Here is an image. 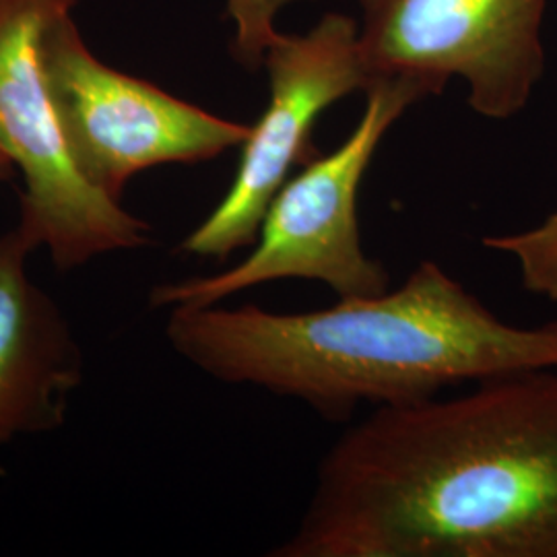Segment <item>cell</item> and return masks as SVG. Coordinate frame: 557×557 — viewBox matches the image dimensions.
Masks as SVG:
<instances>
[{"label":"cell","instance_id":"6","mask_svg":"<svg viewBox=\"0 0 557 557\" xmlns=\"http://www.w3.org/2000/svg\"><path fill=\"white\" fill-rule=\"evenodd\" d=\"M547 0H359V59L370 87L405 83L421 98L455 77L485 119L517 116L537 85ZM368 87V89H370Z\"/></svg>","mask_w":557,"mask_h":557},{"label":"cell","instance_id":"3","mask_svg":"<svg viewBox=\"0 0 557 557\" xmlns=\"http://www.w3.org/2000/svg\"><path fill=\"white\" fill-rule=\"evenodd\" d=\"M366 94L368 103L354 133L333 153L304 163L278 188L246 259L215 275L161 283L149 296L151 306H213L281 278L319 281L338 299L386 292V267L368 257L361 244L359 186L388 128L423 98L395 81L374 83Z\"/></svg>","mask_w":557,"mask_h":557},{"label":"cell","instance_id":"1","mask_svg":"<svg viewBox=\"0 0 557 557\" xmlns=\"http://www.w3.org/2000/svg\"><path fill=\"white\" fill-rule=\"evenodd\" d=\"M275 557H557V368L374 407Z\"/></svg>","mask_w":557,"mask_h":557},{"label":"cell","instance_id":"8","mask_svg":"<svg viewBox=\"0 0 557 557\" xmlns=\"http://www.w3.org/2000/svg\"><path fill=\"white\" fill-rule=\"evenodd\" d=\"M38 248L21 223L0 236V446L60 428L83 380L69 320L27 273Z\"/></svg>","mask_w":557,"mask_h":557},{"label":"cell","instance_id":"9","mask_svg":"<svg viewBox=\"0 0 557 557\" xmlns=\"http://www.w3.org/2000/svg\"><path fill=\"white\" fill-rule=\"evenodd\" d=\"M481 244L517 260L527 292L557 304V209L527 232L485 236Z\"/></svg>","mask_w":557,"mask_h":557},{"label":"cell","instance_id":"4","mask_svg":"<svg viewBox=\"0 0 557 557\" xmlns=\"http://www.w3.org/2000/svg\"><path fill=\"white\" fill-rule=\"evenodd\" d=\"M40 62L69 156L91 188L120 200L128 180L163 163L215 160L250 126L180 100L96 59L60 9L44 23Z\"/></svg>","mask_w":557,"mask_h":557},{"label":"cell","instance_id":"5","mask_svg":"<svg viewBox=\"0 0 557 557\" xmlns=\"http://www.w3.org/2000/svg\"><path fill=\"white\" fill-rule=\"evenodd\" d=\"M75 0H0V149L25 182L20 223L59 271L151 244L149 223L75 170L40 62L44 23Z\"/></svg>","mask_w":557,"mask_h":557},{"label":"cell","instance_id":"10","mask_svg":"<svg viewBox=\"0 0 557 557\" xmlns=\"http://www.w3.org/2000/svg\"><path fill=\"white\" fill-rule=\"evenodd\" d=\"M298 0H227V13L236 25L232 52L242 66L257 71L267 50L278 38V11Z\"/></svg>","mask_w":557,"mask_h":557},{"label":"cell","instance_id":"11","mask_svg":"<svg viewBox=\"0 0 557 557\" xmlns=\"http://www.w3.org/2000/svg\"><path fill=\"white\" fill-rule=\"evenodd\" d=\"M11 170H13V163L4 156V151L0 149V182L11 176Z\"/></svg>","mask_w":557,"mask_h":557},{"label":"cell","instance_id":"7","mask_svg":"<svg viewBox=\"0 0 557 557\" xmlns=\"http://www.w3.org/2000/svg\"><path fill=\"white\" fill-rule=\"evenodd\" d=\"M262 64L269 103L242 143L230 190L180 244L184 255L225 260L252 246L278 188L296 168L319 156L312 133L322 112L370 87L359 59L358 21L341 13L324 15L308 34H278Z\"/></svg>","mask_w":557,"mask_h":557},{"label":"cell","instance_id":"2","mask_svg":"<svg viewBox=\"0 0 557 557\" xmlns=\"http://www.w3.org/2000/svg\"><path fill=\"white\" fill-rule=\"evenodd\" d=\"M165 338L207 376L296 398L329 421L354 418L363 403L397 407L557 368V320L508 324L436 260H421L397 289L312 312L170 308Z\"/></svg>","mask_w":557,"mask_h":557}]
</instances>
